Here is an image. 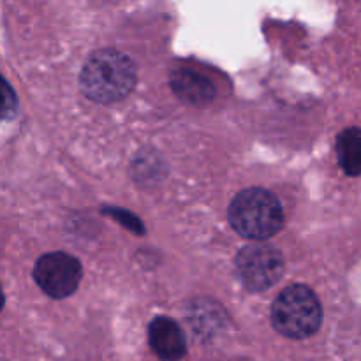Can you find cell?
<instances>
[{
    "label": "cell",
    "mask_w": 361,
    "mask_h": 361,
    "mask_svg": "<svg viewBox=\"0 0 361 361\" xmlns=\"http://www.w3.org/2000/svg\"><path fill=\"white\" fill-rule=\"evenodd\" d=\"M284 256L275 247L254 243L243 247L236 256V271L249 291H267L284 275Z\"/></svg>",
    "instance_id": "4"
},
{
    "label": "cell",
    "mask_w": 361,
    "mask_h": 361,
    "mask_svg": "<svg viewBox=\"0 0 361 361\" xmlns=\"http://www.w3.org/2000/svg\"><path fill=\"white\" fill-rule=\"evenodd\" d=\"M337 157L345 175H361V129L349 127L341 133L337 140Z\"/></svg>",
    "instance_id": "8"
},
{
    "label": "cell",
    "mask_w": 361,
    "mask_h": 361,
    "mask_svg": "<svg viewBox=\"0 0 361 361\" xmlns=\"http://www.w3.org/2000/svg\"><path fill=\"white\" fill-rule=\"evenodd\" d=\"M106 214H111L113 217L120 222V224H123L126 228H129L130 231L140 233V235L141 233H145V228H143V224H141V221L136 217V215L130 214V212L122 210V208H116V210L115 208H111V210H106Z\"/></svg>",
    "instance_id": "10"
},
{
    "label": "cell",
    "mask_w": 361,
    "mask_h": 361,
    "mask_svg": "<svg viewBox=\"0 0 361 361\" xmlns=\"http://www.w3.org/2000/svg\"><path fill=\"white\" fill-rule=\"evenodd\" d=\"M169 81L175 94L189 104L204 106L215 97V87L212 81L196 71L176 69L171 73Z\"/></svg>",
    "instance_id": "7"
},
{
    "label": "cell",
    "mask_w": 361,
    "mask_h": 361,
    "mask_svg": "<svg viewBox=\"0 0 361 361\" xmlns=\"http://www.w3.org/2000/svg\"><path fill=\"white\" fill-rule=\"evenodd\" d=\"M4 302H6V298H4V291H2V286H0V310L4 309Z\"/></svg>",
    "instance_id": "11"
},
{
    "label": "cell",
    "mask_w": 361,
    "mask_h": 361,
    "mask_svg": "<svg viewBox=\"0 0 361 361\" xmlns=\"http://www.w3.org/2000/svg\"><path fill=\"white\" fill-rule=\"evenodd\" d=\"M271 323L288 338L312 337L323 323V309L316 293L302 284L286 288L271 307Z\"/></svg>",
    "instance_id": "3"
},
{
    "label": "cell",
    "mask_w": 361,
    "mask_h": 361,
    "mask_svg": "<svg viewBox=\"0 0 361 361\" xmlns=\"http://www.w3.org/2000/svg\"><path fill=\"white\" fill-rule=\"evenodd\" d=\"M80 87L90 101L99 104L122 101L136 87V66L126 53L101 49L81 69Z\"/></svg>",
    "instance_id": "1"
},
{
    "label": "cell",
    "mask_w": 361,
    "mask_h": 361,
    "mask_svg": "<svg viewBox=\"0 0 361 361\" xmlns=\"http://www.w3.org/2000/svg\"><path fill=\"white\" fill-rule=\"evenodd\" d=\"M229 222L238 235L249 240H268L284 226L281 201L270 190L245 189L236 194L229 207Z\"/></svg>",
    "instance_id": "2"
},
{
    "label": "cell",
    "mask_w": 361,
    "mask_h": 361,
    "mask_svg": "<svg viewBox=\"0 0 361 361\" xmlns=\"http://www.w3.org/2000/svg\"><path fill=\"white\" fill-rule=\"evenodd\" d=\"M148 342L152 351L164 361H178L187 353L185 335L171 317H155L152 321L148 326Z\"/></svg>",
    "instance_id": "6"
},
{
    "label": "cell",
    "mask_w": 361,
    "mask_h": 361,
    "mask_svg": "<svg viewBox=\"0 0 361 361\" xmlns=\"http://www.w3.org/2000/svg\"><path fill=\"white\" fill-rule=\"evenodd\" d=\"M16 104L18 101L16 95H14V90L9 87V83L0 76V120L13 115L14 109H16Z\"/></svg>",
    "instance_id": "9"
},
{
    "label": "cell",
    "mask_w": 361,
    "mask_h": 361,
    "mask_svg": "<svg viewBox=\"0 0 361 361\" xmlns=\"http://www.w3.org/2000/svg\"><path fill=\"white\" fill-rule=\"evenodd\" d=\"M83 275L81 263L66 252H49L39 257L34 279L39 288L55 300L67 298L78 289Z\"/></svg>",
    "instance_id": "5"
}]
</instances>
